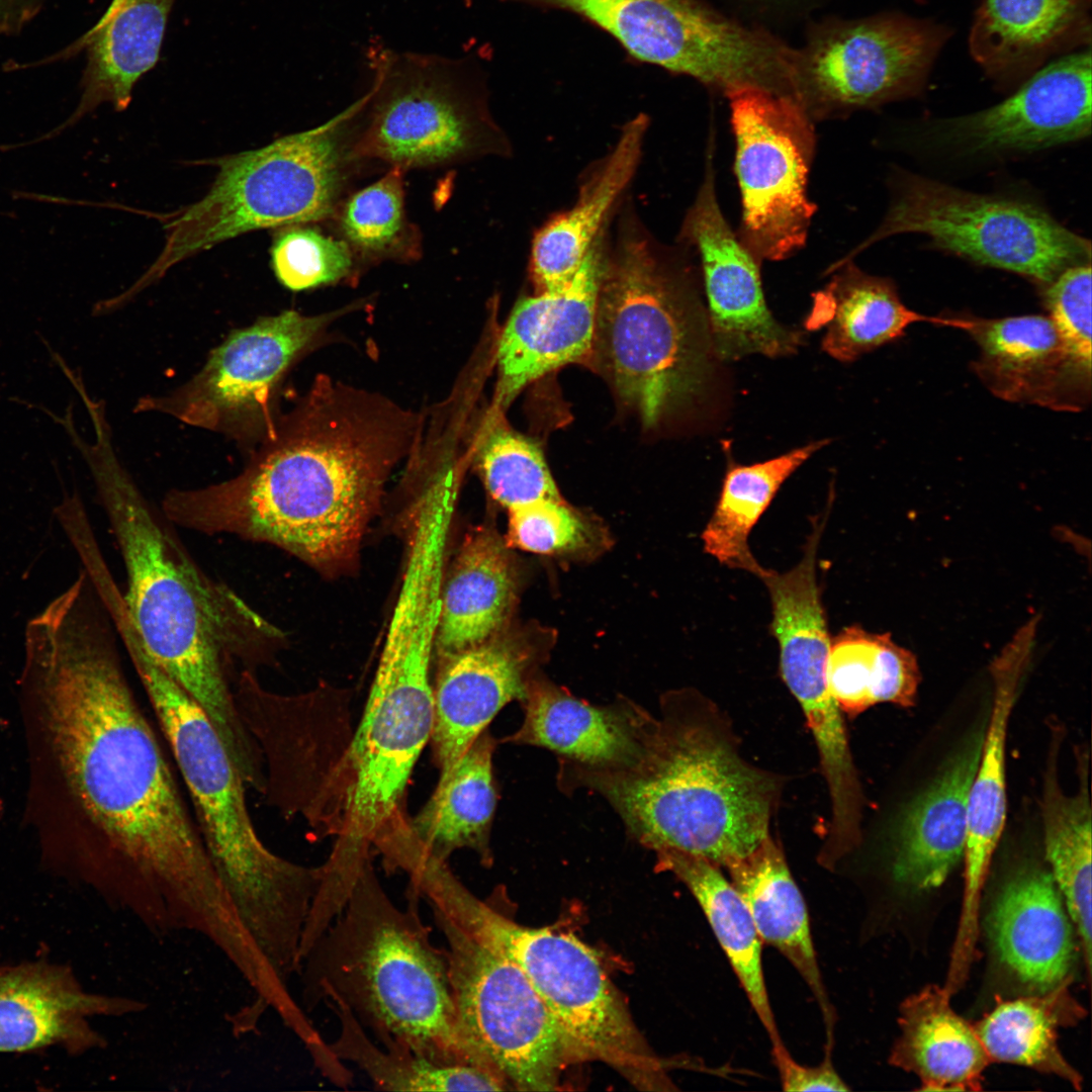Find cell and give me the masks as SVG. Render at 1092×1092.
Wrapping results in <instances>:
<instances>
[{"label": "cell", "mask_w": 1092, "mask_h": 1092, "mask_svg": "<svg viewBox=\"0 0 1092 1092\" xmlns=\"http://www.w3.org/2000/svg\"><path fill=\"white\" fill-rule=\"evenodd\" d=\"M421 899L408 886L405 908L396 906L369 858L346 905L300 962L299 1005L309 1013L340 1002L385 1050L491 1071L462 1029L446 949L434 944Z\"/></svg>", "instance_id": "5"}, {"label": "cell", "mask_w": 1092, "mask_h": 1092, "mask_svg": "<svg viewBox=\"0 0 1092 1092\" xmlns=\"http://www.w3.org/2000/svg\"><path fill=\"white\" fill-rule=\"evenodd\" d=\"M1091 0H981L968 43L998 88L1017 87L1055 58L1091 47Z\"/></svg>", "instance_id": "25"}, {"label": "cell", "mask_w": 1092, "mask_h": 1092, "mask_svg": "<svg viewBox=\"0 0 1092 1092\" xmlns=\"http://www.w3.org/2000/svg\"><path fill=\"white\" fill-rule=\"evenodd\" d=\"M1036 626V618L1023 625L990 665L993 703L968 801L964 897L957 934V940L965 944L977 938L981 895L1005 825L1007 730L1031 656Z\"/></svg>", "instance_id": "23"}, {"label": "cell", "mask_w": 1092, "mask_h": 1092, "mask_svg": "<svg viewBox=\"0 0 1092 1092\" xmlns=\"http://www.w3.org/2000/svg\"><path fill=\"white\" fill-rule=\"evenodd\" d=\"M827 678L841 712L854 718L881 703L914 706L921 673L915 654L890 633L851 625L831 638Z\"/></svg>", "instance_id": "38"}, {"label": "cell", "mask_w": 1092, "mask_h": 1092, "mask_svg": "<svg viewBox=\"0 0 1092 1092\" xmlns=\"http://www.w3.org/2000/svg\"><path fill=\"white\" fill-rule=\"evenodd\" d=\"M499 413L493 408L476 443V461L488 493L508 511L560 499L540 447L509 428Z\"/></svg>", "instance_id": "43"}, {"label": "cell", "mask_w": 1092, "mask_h": 1092, "mask_svg": "<svg viewBox=\"0 0 1092 1092\" xmlns=\"http://www.w3.org/2000/svg\"><path fill=\"white\" fill-rule=\"evenodd\" d=\"M335 313L284 310L232 331L179 387L138 399L134 413L169 416L223 435L249 453L274 433L279 384Z\"/></svg>", "instance_id": "15"}, {"label": "cell", "mask_w": 1092, "mask_h": 1092, "mask_svg": "<svg viewBox=\"0 0 1092 1092\" xmlns=\"http://www.w3.org/2000/svg\"><path fill=\"white\" fill-rule=\"evenodd\" d=\"M176 0H112L100 19L63 57L84 51L86 66L76 109L56 128L33 141L49 140L77 123L104 102L117 111L130 103L134 84L160 59Z\"/></svg>", "instance_id": "29"}, {"label": "cell", "mask_w": 1092, "mask_h": 1092, "mask_svg": "<svg viewBox=\"0 0 1092 1092\" xmlns=\"http://www.w3.org/2000/svg\"><path fill=\"white\" fill-rule=\"evenodd\" d=\"M988 923L997 958L1020 983L1037 994L1067 984L1075 950L1072 921L1049 871H1016L998 893Z\"/></svg>", "instance_id": "26"}, {"label": "cell", "mask_w": 1092, "mask_h": 1092, "mask_svg": "<svg viewBox=\"0 0 1092 1092\" xmlns=\"http://www.w3.org/2000/svg\"><path fill=\"white\" fill-rule=\"evenodd\" d=\"M417 415L377 394L318 376L279 414L274 433L236 476L173 488L175 526L276 546L326 574L354 566L386 481L416 445Z\"/></svg>", "instance_id": "2"}, {"label": "cell", "mask_w": 1092, "mask_h": 1092, "mask_svg": "<svg viewBox=\"0 0 1092 1092\" xmlns=\"http://www.w3.org/2000/svg\"><path fill=\"white\" fill-rule=\"evenodd\" d=\"M26 704L65 790L84 877L156 937L217 920L230 900L126 679L117 646H69Z\"/></svg>", "instance_id": "1"}, {"label": "cell", "mask_w": 1092, "mask_h": 1092, "mask_svg": "<svg viewBox=\"0 0 1092 1092\" xmlns=\"http://www.w3.org/2000/svg\"><path fill=\"white\" fill-rule=\"evenodd\" d=\"M746 904L759 937L797 971L815 998L833 1040L836 1020L814 947L809 913L785 854L770 835L723 868Z\"/></svg>", "instance_id": "32"}, {"label": "cell", "mask_w": 1092, "mask_h": 1092, "mask_svg": "<svg viewBox=\"0 0 1092 1092\" xmlns=\"http://www.w3.org/2000/svg\"><path fill=\"white\" fill-rule=\"evenodd\" d=\"M979 348L973 368L997 397L1056 411L1083 410L1091 398V365L1066 343L1050 316L945 317Z\"/></svg>", "instance_id": "21"}, {"label": "cell", "mask_w": 1092, "mask_h": 1092, "mask_svg": "<svg viewBox=\"0 0 1092 1092\" xmlns=\"http://www.w3.org/2000/svg\"><path fill=\"white\" fill-rule=\"evenodd\" d=\"M750 1L755 2L757 4H760V3L761 4H782V3H785V2H790L791 0H750Z\"/></svg>", "instance_id": "49"}, {"label": "cell", "mask_w": 1092, "mask_h": 1092, "mask_svg": "<svg viewBox=\"0 0 1092 1092\" xmlns=\"http://www.w3.org/2000/svg\"><path fill=\"white\" fill-rule=\"evenodd\" d=\"M239 714L264 762L266 803L299 816L315 835H335L346 754L352 740L347 691L322 685L279 695L243 671L234 686Z\"/></svg>", "instance_id": "14"}, {"label": "cell", "mask_w": 1092, "mask_h": 1092, "mask_svg": "<svg viewBox=\"0 0 1092 1092\" xmlns=\"http://www.w3.org/2000/svg\"><path fill=\"white\" fill-rule=\"evenodd\" d=\"M829 442V439L815 441L764 462L730 466L715 510L702 533L705 552L729 568L758 577L765 568L751 553L749 534L782 484Z\"/></svg>", "instance_id": "39"}, {"label": "cell", "mask_w": 1092, "mask_h": 1092, "mask_svg": "<svg viewBox=\"0 0 1092 1092\" xmlns=\"http://www.w3.org/2000/svg\"><path fill=\"white\" fill-rule=\"evenodd\" d=\"M517 592L506 541L491 527L471 529L444 572L435 654L478 645L504 630Z\"/></svg>", "instance_id": "31"}, {"label": "cell", "mask_w": 1092, "mask_h": 1092, "mask_svg": "<svg viewBox=\"0 0 1092 1092\" xmlns=\"http://www.w3.org/2000/svg\"><path fill=\"white\" fill-rule=\"evenodd\" d=\"M741 196V242L761 262L806 244L817 206L808 196L814 121L789 95L745 88L727 96Z\"/></svg>", "instance_id": "17"}, {"label": "cell", "mask_w": 1092, "mask_h": 1092, "mask_svg": "<svg viewBox=\"0 0 1092 1092\" xmlns=\"http://www.w3.org/2000/svg\"><path fill=\"white\" fill-rule=\"evenodd\" d=\"M607 238L605 229L564 286L517 302L497 344L493 408L508 407L530 383L588 359Z\"/></svg>", "instance_id": "22"}, {"label": "cell", "mask_w": 1092, "mask_h": 1092, "mask_svg": "<svg viewBox=\"0 0 1092 1092\" xmlns=\"http://www.w3.org/2000/svg\"><path fill=\"white\" fill-rule=\"evenodd\" d=\"M498 741L485 729L458 761L440 774L423 808L410 817L414 847L419 856L448 861L459 849L473 850L480 863L493 862L490 833L497 794L492 759Z\"/></svg>", "instance_id": "33"}, {"label": "cell", "mask_w": 1092, "mask_h": 1092, "mask_svg": "<svg viewBox=\"0 0 1092 1092\" xmlns=\"http://www.w3.org/2000/svg\"><path fill=\"white\" fill-rule=\"evenodd\" d=\"M825 274L830 280L815 294L808 323L826 326L822 349L839 361H853L901 338L915 323L941 326V316L908 308L891 279L863 272L853 260L833 263Z\"/></svg>", "instance_id": "35"}, {"label": "cell", "mask_w": 1092, "mask_h": 1092, "mask_svg": "<svg viewBox=\"0 0 1092 1092\" xmlns=\"http://www.w3.org/2000/svg\"><path fill=\"white\" fill-rule=\"evenodd\" d=\"M575 12L638 60L729 94L759 88L792 92L795 49L699 0H533Z\"/></svg>", "instance_id": "12"}, {"label": "cell", "mask_w": 1092, "mask_h": 1092, "mask_svg": "<svg viewBox=\"0 0 1092 1092\" xmlns=\"http://www.w3.org/2000/svg\"><path fill=\"white\" fill-rule=\"evenodd\" d=\"M1091 264L1065 268L1044 286L1049 316L1072 351L1091 365Z\"/></svg>", "instance_id": "46"}, {"label": "cell", "mask_w": 1092, "mask_h": 1092, "mask_svg": "<svg viewBox=\"0 0 1092 1092\" xmlns=\"http://www.w3.org/2000/svg\"><path fill=\"white\" fill-rule=\"evenodd\" d=\"M950 994L929 985L904 1000L889 1060L916 1075L923 1090H979L991 1060L975 1028L951 1008Z\"/></svg>", "instance_id": "34"}, {"label": "cell", "mask_w": 1092, "mask_h": 1092, "mask_svg": "<svg viewBox=\"0 0 1092 1092\" xmlns=\"http://www.w3.org/2000/svg\"><path fill=\"white\" fill-rule=\"evenodd\" d=\"M270 251L277 280L292 291L341 281L356 267L346 242L305 224L282 226Z\"/></svg>", "instance_id": "44"}, {"label": "cell", "mask_w": 1092, "mask_h": 1092, "mask_svg": "<svg viewBox=\"0 0 1092 1092\" xmlns=\"http://www.w3.org/2000/svg\"><path fill=\"white\" fill-rule=\"evenodd\" d=\"M1053 745L1043 778L1041 817L1051 875L1081 941L1091 969V802L1088 764L1081 758L1077 793L1066 795L1059 783L1058 743Z\"/></svg>", "instance_id": "37"}, {"label": "cell", "mask_w": 1092, "mask_h": 1092, "mask_svg": "<svg viewBox=\"0 0 1092 1092\" xmlns=\"http://www.w3.org/2000/svg\"><path fill=\"white\" fill-rule=\"evenodd\" d=\"M187 788L214 871L261 953L275 959L299 944L321 879L272 852L255 829L247 787L202 708L142 644L127 651Z\"/></svg>", "instance_id": "6"}, {"label": "cell", "mask_w": 1092, "mask_h": 1092, "mask_svg": "<svg viewBox=\"0 0 1092 1092\" xmlns=\"http://www.w3.org/2000/svg\"><path fill=\"white\" fill-rule=\"evenodd\" d=\"M603 542L599 527L562 498L509 511L506 543L511 548L543 555H583L598 550Z\"/></svg>", "instance_id": "45"}, {"label": "cell", "mask_w": 1092, "mask_h": 1092, "mask_svg": "<svg viewBox=\"0 0 1092 1092\" xmlns=\"http://www.w3.org/2000/svg\"><path fill=\"white\" fill-rule=\"evenodd\" d=\"M47 0H0V34L14 33L35 16Z\"/></svg>", "instance_id": "48"}, {"label": "cell", "mask_w": 1092, "mask_h": 1092, "mask_svg": "<svg viewBox=\"0 0 1092 1092\" xmlns=\"http://www.w3.org/2000/svg\"><path fill=\"white\" fill-rule=\"evenodd\" d=\"M464 1L467 3V5L470 4V0H464Z\"/></svg>", "instance_id": "50"}, {"label": "cell", "mask_w": 1092, "mask_h": 1092, "mask_svg": "<svg viewBox=\"0 0 1092 1092\" xmlns=\"http://www.w3.org/2000/svg\"><path fill=\"white\" fill-rule=\"evenodd\" d=\"M832 1043L826 1042L824 1058L816 1066L799 1064L784 1043L771 1046V1056L781 1085L787 1092L848 1091L832 1062Z\"/></svg>", "instance_id": "47"}, {"label": "cell", "mask_w": 1092, "mask_h": 1092, "mask_svg": "<svg viewBox=\"0 0 1092 1092\" xmlns=\"http://www.w3.org/2000/svg\"><path fill=\"white\" fill-rule=\"evenodd\" d=\"M714 138L711 130L704 179L678 238L700 262L713 349L725 361L752 354L771 358L795 354L802 334L774 317L762 289V262L741 242L718 202Z\"/></svg>", "instance_id": "18"}, {"label": "cell", "mask_w": 1092, "mask_h": 1092, "mask_svg": "<svg viewBox=\"0 0 1092 1092\" xmlns=\"http://www.w3.org/2000/svg\"><path fill=\"white\" fill-rule=\"evenodd\" d=\"M521 704L520 728L499 742L546 748L558 758L593 767L628 761L647 713L625 697L608 706L593 705L536 673Z\"/></svg>", "instance_id": "27"}, {"label": "cell", "mask_w": 1092, "mask_h": 1092, "mask_svg": "<svg viewBox=\"0 0 1092 1092\" xmlns=\"http://www.w3.org/2000/svg\"><path fill=\"white\" fill-rule=\"evenodd\" d=\"M1082 1013L1065 986L997 1005L974 1028L991 1061L1057 1076L1080 1090L1082 1077L1058 1044V1028Z\"/></svg>", "instance_id": "40"}, {"label": "cell", "mask_w": 1092, "mask_h": 1092, "mask_svg": "<svg viewBox=\"0 0 1092 1092\" xmlns=\"http://www.w3.org/2000/svg\"><path fill=\"white\" fill-rule=\"evenodd\" d=\"M911 233L928 237L938 249L1042 287L1065 268L1091 258L1090 242L1037 204L969 192L902 172L893 179L890 206L881 224L837 261L853 260L881 240Z\"/></svg>", "instance_id": "10"}, {"label": "cell", "mask_w": 1092, "mask_h": 1092, "mask_svg": "<svg viewBox=\"0 0 1092 1092\" xmlns=\"http://www.w3.org/2000/svg\"><path fill=\"white\" fill-rule=\"evenodd\" d=\"M432 913L447 943L454 1002L472 1046L510 1087L556 1089L569 1061L551 1015L525 974L445 914Z\"/></svg>", "instance_id": "16"}, {"label": "cell", "mask_w": 1092, "mask_h": 1092, "mask_svg": "<svg viewBox=\"0 0 1092 1092\" xmlns=\"http://www.w3.org/2000/svg\"><path fill=\"white\" fill-rule=\"evenodd\" d=\"M984 730L967 739L938 776L904 810L892 875L914 891L939 887L962 860L968 833V801Z\"/></svg>", "instance_id": "28"}, {"label": "cell", "mask_w": 1092, "mask_h": 1092, "mask_svg": "<svg viewBox=\"0 0 1092 1092\" xmlns=\"http://www.w3.org/2000/svg\"><path fill=\"white\" fill-rule=\"evenodd\" d=\"M1091 47L1053 59L1006 99L943 121L939 138L969 153L1036 151L1091 132Z\"/></svg>", "instance_id": "19"}, {"label": "cell", "mask_w": 1092, "mask_h": 1092, "mask_svg": "<svg viewBox=\"0 0 1092 1092\" xmlns=\"http://www.w3.org/2000/svg\"><path fill=\"white\" fill-rule=\"evenodd\" d=\"M654 852L656 869L675 876L698 902L771 1046L783 1043L764 981L763 943L738 892L717 864L701 855L673 848Z\"/></svg>", "instance_id": "36"}, {"label": "cell", "mask_w": 1092, "mask_h": 1092, "mask_svg": "<svg viewBox=\"0 0 1092 1092\" xmlns=\"http://www.w3.org/2000/svg\"><path fill=\"white\" fill-rule=\"evenodd\" d=\"M423 895L437 910L514 962L551 1015L569 1063L597 1061L640 1089L669 1090L662 1060L636 1027L596 952L575 935L518 924L476 897L449 867Z\"/></svg>", "instance_id": "9"}, {"label": "cell", "mask_w": 1092, "mask_h": 1092, "mask_svg": "<svg viewBox=\"0 0 1092 1092\" xmlns=\"http://www.w3.org/2000/svg\"><path fill=\"white\" fill-rule=\"evenodd\" d=\"M368 57L374 79L355 140L360 160L405 170L508 151L460 64L383 48H372Z\"/></svg>", "instance_id": "11"}, {"label": "cell", "mask_w": 1092, "mask_h": 1092, "mask_svg": "<svg viewBox=\"0 0 1092 1092\" xmlns=\"http://www.w3.org/2000/svg\"><path fill=\"white\" fill-rule=\"evenodd\" d=\"M368 95L326 123L212 161L215 180L164 224L156 261L125 291L130 301L176 264L248 232L306 224L334 215L356 165V121Z\"/></svg>", "instance_id": "8"}, {"label": "cell", "mask_w": 1092, "mask_h": 1092, "mask_svg": "<svg viewBox=\"0 0 1092 1092\" xmlns=\"http://www.w3.org/2000/svg\"><path fill=\"white\" fill-rule=\"evenodd\" d=\"M536 630H502L486 641L438 656L432 680V756L440 774L449 770L495 715L522 702L542 657Z\"/></svg>", "instance_id": "20"}, {"label": "cell", "mask_w": 1092, "mask_h": 1092, "mask_svg": "<svg viewBox=\"0 0 1092 1092\" xmlns=\"http://www.w3.org/2000/svg\"><path fill=\"white\" fill-rule=\"evenodd\" d=\"M403 171L391 167L382 178L342 201L334 213L340 239L355 259L407 262L421 257V232L406 215Z\"/></svg>", "instance_id": "42"}, {"label": "cell", "mask_w": 1092, "mask_h": 1092, "mask_svg": "<svg viewBox=\"0 0 1092 1092\" xmlns=\"http://www.w3.org/2000/svg\"><path fill=\"white\" fill-rule=\"evenodd\" d=\"M146 1008L134 998L88 993L60 967L29 964L0 971V1052L59 1043L73 1052L104 1046L87 1017L123 1016Z\"/></svg>", "instance_id": "24"}, {"label": "cell", "mask_w": 1092, "mask_h": 1092, "mask_svg": "<svg viewBox=\"0 0 1092 1092\" xmlns=\"http://www.w3.org/2000/svg\"><path fill=\"white\" fill-rule=\"evenodd\" d=\"M339 1022L329 1042L343 1063L362 1071L377 1089L389 1091H503L510 1088L495 1073L473 1065H442L412 1052L389 1051L367 1033L340 1002L325 1003Z\"/></svg>", "instance_id": "41"}, {"label": "cell", "mask_w": 1092, "mask_h": 1092, "mask_svg": "<svg viewBox=\"0 0 1092 1092\" xmlns=\"http://www.w3.org/2000/svg\"><path fill=\"white\" fill-rule=\"evenodd\" d=\"M648 120L629 121L612 151L580 186L574 204L534 236L530 271L536 292L564 286L574 276L635 175Z\"/></svg>", "instance_id": "30"}, {"label": "cell", "mask_w": 1092, "mask_h": 1092, "mask_svg": "<svg viewBox=\"0 0 1092 1092\" xmlns=\"http://www.w3.org/2000/svg\"><path fill=\"white\" fill-rule=\"evenodd\" d=\"M557 786L600 795L627 835L723 869L769 835L781 780L742 758L730 722L695 689L670 691L646 713L625 763L593 767L558 758Z\"/></svg>", "instance_id": "4"}, {"label": "cell", "mask_w": 1092, "mask_h": 1092, "mask_svg": "<svg viewBox=\"0 0 1092 1092\" xmlns=\"http://www.w3.org/2000/svg\"><path fill=\"white\" fill-rule=\"evenodd\" d=\"M693 252L666 247L634 211L606 238L592 359L621 402L655 429L701 391L706 334Z\"/></svg>", "instance_id": "7"}, {"label": "cell", "mask_w": 1092, "mask_h": 1092, "mask_svg": "<svg viewBox=\"0 0 1092 1092\" xmlns=\"http://www.w3.org/2000/svg\"><path fill=\"white\" fill-rule=\"evenodd\" d=\"M951 33L898 12L820 23L795 50L793 98L815 122L919 96Z\"/></svg>", "instance_id": "13"}, {"label": "cell", "mask_w": 1092, "mask_h": 1092, "mask_svg": "<svg viewBox=\"0 0 1092 1092\" xmlns=\"http://www.w3.org/2000/svg\"><path fill=\"white\" fill-rule=\"evenodd\" d=\"M89 417L92 443L74 423L65 431L90 469L120 551L132 623L157 664L205 712L231 758L246 763L257 745L237 709L234 685L242 671L274 663L284 635L196 563L119 461L106 411L92 408Z\"/></svg>", "instance_id": "3"}]
</instances>
